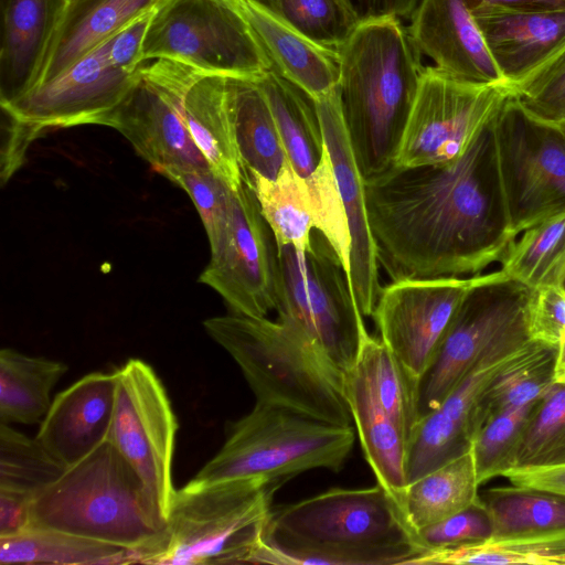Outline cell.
<instances>
[{"label":"cell","mask_w":565,"mask_h":565,"mask_svg":"<svg viewBox=\"0 0 565 565\" xmlns=\"http://www.w3.org/2000/svg\"><path fill=\"white\" fill-rule=\"evenodd\" d=\"M214 289L232 313L267 317L280 291L278 246L256 195L243 179L232 192L228 227L198 279Z\"/></svg>","instance_id":"obj_15"},{"label":"cell","mask_w":565,"mask_h":565,"mask_svg":"<svg viewBox=\"0 0 565 565\" xmlns=\"http://www.w3.org/2000/svg\"><path fill=\"white\" fill-rule=\"evenodd\" d=\"M512 484L547 490L565 495V465L511 470L503 475Z\"/></svg>","instance_id":"obj_48"},{"label":"cell","mask_w":565,"mask_h":565,"mask_svg":"<svg viewBox=\"0 0 565 565\" xmlns=\"http://www.w3.org/2000/svg\"><path fill=\"white\" fill-rule=\"evenodd\" d=\"M324 46L338 50L361 23L349 0H255Z\"/></svg>","instance_id":"obj_40"},{"label":"cell","mask_w":565,"mask_h":565,"mask_svg":"<svg viewBox=\"0 0 565 565\" xmlns=\"http://www.w3.org/2000/svg\"><path fill=\"white\" fill-rule=\"evenodd\" d=\"M416 534L427 553L440 552L489 542L492 522L479 497L461 511L420 529Z\"/></svg>","instance_id":"obj_44"},{"label":"cell","mask_w":565,"mask_h":565,"mask_svg":"<svg viewBox=\"0 0 565 565\" xmlns=\"http://www.w3.org/2000/svg\"><path fill=\"white\" fill-rule=\"evenodd\" d=\"M558 127L563 130V132H564V135H565V125H563V126H558Z\"/></svg>","instance_id":"obj_53"},{"label":"cell","mask_w":565,"mask_h":565,"mask_svg":"<svg viewBox=\"0 0 565 565\" xmlns=\"http://www.w3.org/2000/svg\"><path fill=\"white\" fill-rule=\"evenodd\" d=\"M564 465L565 383H553L537 399L525 423L511 470Z\"/></svg>","instance_id":"obj_38"},{"label":"cell","mask_w":565,"mask_h":565,"mask_svg":"<svg viewBox=\"0 0 565 565\" xmlns=\"http://www.w3.org/2000/svg\"><path fill=\"white\" fill-rule=\"evenodd\" d=\"M117 392L116 372H93L58 393L36 439L68 468L108 439Z\"/></svg>","instance_id":"obj_19"},{"label":"cell","mask_w":565,"mask_h":565,"mask_svg":"<svg viewBox=\"0 0 565 565\" xmlns=\"http://www.w3.org/2000/svg\"><path fill=\"white\" fill-rule=\"evenodd\" d=\"M426 553L401 504L376 482L271 508L252 564H416Z\"/></svg>","instance_id":"obj_2"},{"label":"cell","mask_w":565,"mask_h":565,"mask_svg":"<svg viewBox=\"0 0 565 565\" xmlns=\"http://www.w3.org/2000/svg\"><path fill=\"white\" fill-rule=\"evenodd\" d=\"M60 361L0 351V423L34 424L47 413L51 391L65 374Z\"/></svg>","instance_id":"obj_34"},{"label":"cell","mask_w":565,"mask_h":565,"mask_svg":"<svg viewBox=\"0 0 565 565\" xmlns=\"http://www.w3.org/2000/svg\"><path fill=\"white\" fill-rule=\"evenodd\" d=\"M115 372L117 392L108 440L136 470L167 521L175 491L172 483L175 415L161 380L149 364L130 359Z\"/></svg>","instance_id":"obj_14"},{"label":"cell","mask_w":565,"mask_h":565,"mask_svg":"<svg viewBox=\"0 0 565 565\" xmlns=\"http://www.w3.org/2000/svg\"><path fill=\"white\" fill-rule=\"evenodd\" d=\"M203 327L237 363L257 403L352 426L344 374L296 326L231 313L209 318Z\"/></svg>","instance_id":"obj_5"},{"label":"cell","mask_w":565,"mask_h":565,"mask_svg":"<svg viewBox=\"0 0 565 565\" xmlns=\"http://www.w3.org/2000/svg\"><path fill=\"white\" fill-rule=\"evenodd\" d=\"M494 120V119H493ZM379 264L394 280L471 277L516 238L501 191L492 122L457 160L364 180Z\"/></svg>","instance_id":"obj_1"},{"label":"cell","mask_w":565,"mask_h":565,"mask_svg":"<svg viewBox=\"0 0 565 565\" xmlns=\"http://www.w3.org/2000/svg\"><path fill=\"white\" fill-rule=\"evenodd\" d=\"M338 55L343 120L365 180L395 166L419 89L423 55L396 17L361 22Z\"/></svg>","instance_id":"obj_3"},{"label":"cell","mask_w":565,"mask_h":565,"mask_svg":"<svg viewBox=\"0 0 565 565\" xmlns=\"http://www.w3.org/2000/svg\"><path fill=\"white\" fill-rule=\"evenodd\" d=\"M315 104L351 236L350 282L361 313L372 317L382 289L380 264L369 222L364 178L347 132L339 88Z\"/></svg>","instance_id":"obj_18"},{"label":"cell","mask_w":565,"mask_h":565,"mask_svg":"<svg viewBox=\"0 0 565 565\" xmlns=\"http://www.w3.org/2000/svg\"><path fill=\"white\" fill-rule=\"evenodd\" d=\"M0 564L119 565L135 564L134 552L72 533L28 527L0 537Z\"/></svg>","instance_id":"obj_31"},{"label":"cell","mask_w":565,"mask_h":565,"mask_svg":"<svg viewBox=\"0 0 565 565\" xmlns=\"http://www.w3.org/2000/svg\"><path fill=\"white\" fill-rule=\"evenodd\" d=\"M245 13L271 68L281 77L313 100L329 95L338 87V50L317 43L255 0H246Z\"/></svg>","instance_id":"obj_25"},{"label":"cell","mask_w":565,"mask_h":565,"mask_svg":"<svg viewBox=\"0 0 565 565\" xmlns=\"http://www.w3.org/2000/svg\"><path fill=\"white\" fill-rule=\"evenodd\" d=\"M557 345L532 341L493 375L476 403L477 433L504 411L539 399L554 383Z\"/></svg>","instance_id":"obj_33"},{"label":"cell","mask_w":565,"mask_h":565,"mask_svg":"<svg viewBox=\"0 0 565 565\" xmlns=\"http://www.w3.org/2000/svg\"><path fill=\"white\" fill-rule=\"evenodd\" d=\"M480 497L491 522L488 543L509 544L565 533V495L531 487L490 488Z\"/></svg>","instance_id":"obj_28"},{"label":"cell","mask_w":565,"mask_h":565,"mask_svg":"<svg viewBox=\"0 0 565 565\" xmlns=\"http://www.w3.org/2000/svg\"><path fill=\"white\" fill-rule=\"evenodd\" d=\"M140 75L179 110L210 169L232 190L243 182L236 143L231 77L154 60Z\"/></svg>","instance_id":"obj_17"},{"label":"cell","mask_w":565,"mask_h":565,"mask_svg":"<svg viewBox=\"0 0 565 565\" xmlns=\"http://www.w3.org/2000/svg\"><path fill=\"white\" fill-rule=\"evenodd\" d=\"M279 487L252 477L190 480L174 491L161 539L139 564H252Z\"/></svg>","instance_id":"obj_6"},{"label":"cell","mask_w":565,"mask_h":565,"mask_svg":"<svg viewBox=\"0 0 565 565\" xmlns=\"http://www.w3.org/2000/svg\"><path fill=\"white\" fill-rule=\"evenodd\" d=\"M90 1L92 0H64V9L57 29L61 24H63L66 20H68L73 14H75L78 10H81L85 4H87Z\"/></svg>","instance_id":"obj_52"},{"label":"cell","mask_w":565,"mask_h":565,"mask_svg":"<svg viewBox=\"0 0 565 565\" xmlns=\"http://www.w3.org/2000/svg\"><path fill=\"white\" fill-rule=\"evenodd\" d=\"M554 383H565V333L557 343L554 365Z\"/></svg>","instance_id":"obj_51"},{"label":"cell","mask_w":565,"mask_h":565,"mask_svg":"<svg viewBox=\"0 0 565 565\" xmlns=\"http://www.w3.org/2000/svg\"><path fill=\"white\" fill-rule=\"evenodd\" d=\"M257 81L274 114L287 160L305 191L312 192L333 170L315 100L273 68Z\"/></svg>","instance_id":"obj_26"},{"label":"cell","mask_w":565,"mask_h":565,"mask_svg":"<svg viewBox=\"0 0 565 565\" xmlns=\"http://www.w3.org/2000/svg\"><path fill=\"white\" fill-rule=\"evenodd\" d=\"M166 522L136 470L107 439L32 499L28 527L128 548L136 564L161 539Z\"/></svg>","instance_id":"obj_4"},{"label":"cell","mask_w":565,"mask_h":565,"mask_svg":"<svg viewBox=\"0 0 565 565\" xmlns=\"http://www.w3.org/2000/svg\"><path fill=\"white\" fill-rule=\"evenodd\" d=\"M242 175L254 191L277 246L291 245L300 253L306 252L315 221L308 195L289 162L275 180L244 169Z\"/></svg>","instance_id":"obj_37"},{"label":"cell","mask_w":565,"mask_h":565,"mask_svg":"<svg viewBox=\"0 0 565 565\" xmlns=\"http://www.w3.org/2000/svg\"><path fill=\"white\" fill-rule=\"evenodd\" d=\"M355 440L352 426L324 423L257 403L230 428L218 452L193 478H264L279 486L313 469L340 471Z\"/></svg>","instance_id":"obj_7"},{"label":"cell","mask_w":565,"mask_h":565,"mask_svg":"<svg viewBox=\"0 0 565 565\" xmlns=\"http://www.w3.org/2000/svg\"><path fill=\"white\" fill-rule=\"evenodd\" d=\"M472 12L486 8L565 10V0H463Z\"/></svg>","instance_id":"obj_50"},{"label":"cell","mask_w":565,"mask_h":565,"mask_svg":"<svg viewBox=\"0 0 565 565\" xmlns=\"http://www.w3.org/2000/svg\"><path fill=\"white\" fill-rule=\"evenodd\" d=\"M32 498L0 489V537L28 529Z\"/></svg>","instance_id":"obj_47"},{"label":"cell","mask_w":565,"mask_h":565,"mask_svg":"<svg viewBox=\"0 0 565 565\" xmlns=\"http://www.w3.org/2000/svg\"><path fill=\"white\" fill-rule=\"evenodd\" d=\"M513 94L507 83L469 82L425 66L395 166L457 160Z\"/></svg>","instance_id":"obj_13"},{"label":"cell","mask_w":565,"mask_h":565,"mask_svg":"<svg viewBox=\"0 0 565 565\" xmlns=\"http://www.w3.org/2000/svg\"><path fill=\"white\" fill-rule=\"evenodd\" d=\"M516 353L483 362L437 407L420 416L408 443L407 483L471 449L477 435L475 415L478 396Z\"/></svg>","instance_id":"obj_22"},{"label":"cell","mask_w":565,"mask_h":565,"mask_svg":"<svg viewBox=\"0 0 565 565\" xmlns=\"http://www.w3.org/2000/svg\"><path fill=\"white\" fill-rule=\"evenodd\" d=\"M156 9L132 19L110 38L108 58L118 70L138 73L145 65L143 46Z\"/></svg>","instance_id":"obj_46"},{"label":"cell","mask_w":565,"mask_h":565,"mask_svg":"<svg viewBox=\"0 0 565 565\" xmlns=\"http://www.w3.org/2000/svg\"><path fill=\"white\" fill-rule=\"evenodd\" d=\"M563 287L565 288V284H564V286H563Z\"/></svg>","instance_id":"obj_54"},{"label":"cell","mask_w":565,"mask_h":565,"mask_svg":"<svg viewBox=\"0 0 565 565\" xmlns=\"http://www.w3.org/2000/svg\"><path fill=\"white\" fill-rule=\"evenodd\" d=\"M0 105L29 92L50 52L64 0H0Z\"/></svg>","instance_id":"obj_24"},{"label":"cell","mask_w":565,"mask_h":565,"mask_svg":"<svg viewBox=\"0 0 565 565\" xmlns=\"http://www.w3.org/2000/svg\"><path fill=\"white\" fill-rule=\"evenodd\" d=\"M278 258L279 319L301 330L345 374L370 334L339 255L315 228L306 252L284 245L278 247Z\"/></svg>","instance_id":"obj_8"},{"label":"cell","mask_w":565,"mask_h":565,"mask_svg":"<svg viewBox=\"0 0 565 565\" xmlns=\"http://www.w3.org/2000/svg\"><path fill=\"white\" fill-rule=\"evenodd\" d=\"M64 468L35 438L0 423V489L31 497L54 482Z\"/></svg>","instance_id":"obj_39"},{"label":"cell","mask_w":565,"mask_h":565,"mask_svg":"<svg viewBox=\"0 0 565 565\" xmlns=\"http://www.w3.org/2000/svg\"><path fill=\"white\" fill-rule=\"evenodd\" d=\"M536 402L499 413L479 429L471 446L479 484L511 470L521 433Z\"/></svg>","instance_id":"obj_41"},{"label":"cell","mask_w":565,"mask_h":565,"mask_svg":"<svg viewBox=\"0 0 565 565\" xmlns=\"http://www.w3.org/2000/svg\"><path fill=\"white\" fill-rule=\"evenodd\" d=\"M159 173L189 194L206 232L211 253L216 250L228 227L233 190L210 168H170Z\"/></svg>","instance_id":"obj_42"},{"label":"cell","mask_w":565,"mask_h":565,"mask_svg":"<svg viewBox=\"0 0 565 565\" xmlns=\"http://www.w3.org/2000/svg\"><path fill=\"white\" fill-rule=\"evenodd\" d=\"M523 108L545 122L565 125V49L513 87Z\"/></svg>","instance_id":"obj_43"},{"label":"cell","mask_w":565,"mask_h":565,"mask_svg":"<svg viewBox=\"0 0 565 565\" xmlns=\"http://www.w3.org/2000/svg\"><path fill=\"white\" fill-rule=\"evenodd\" d=\"M361 22L396 17L411 19L422 0H349Z\"/></svg>","instance_id":"obj_49"},{"label":"cell","mask_w":565,"mask_h":565,"mask_svg":"<svg viewBox=\"0 0 565 565\" xmlns=\"http://www.w3.org/2000/svg\"><path fill=\"white\" fill-rule=\"evenodd\" d=\"M111 36L57 76L0 105L7 130L1 161L3 183L23 163L29 146L47 130L99 125L130 92L140 71L127 73L110 63Z\"/></svg>","instance_id":"obj_10"},{"label":"cell","mask_w":565,"mask_h":565,"mask_svg":"<svg viewBox=\"0 0 565 565\" xmlns=\"http://www.w3.org/2000/svg\"><path fill=\"white\" fill-rule=\"evenodd\" d=\"M246 0H163L145 61L169 60L200 72L258 79L271 63L245 13Z\"/></svg>","instance_id":"obj_11"},{"label":"cell","mask_w":565,"mask_h":565,"mask_svg":"<svg viewBox=\"0 0 565 565\" xmlns=\"http://www.w3.org/2000/svg\"><path fill=\"white\" fill-rule=\"evenodd\" d=\"M498 174L510 230L565 209V135L529 114L515 93L492 121Z\"/></svg>","instance_id":"obj_12"},{"label":"cell","mask_w":565,"mask_h":565,"mask_svg":"<svg viewBox=\"0 0 565 565\" xmlns=\"http://www.w3.org/2000/svg\"><path fill=\"white\" fill-rule=\"evenodd\" d=\"M163 0H92L58 26L34 87L52 79L79 57ZM31 88V89H32Z\"/></svg>","instance_id":"obj_29"},{"label":"cell","mask_w":565,"mask_h":565,"mask_svg":"<svg viewBox=\"0 0 565 565\" xmlns=\"http://www.w3.org/2000/svg\"><path fill=\"white\" fill-rule=\"evenodd\" d=\"M500 270L530 289L565 284V209L522 231Z\"/></svg>","instance_id":"obj_36"},{"label":"cell","mask_w":565,"mask_h":565,"mask_svg":"<svg viewBox=\"0 0 565 565\" xmlns=\"http://www.w3.org/2000/svg\"><path fill=\"white\" fill-rule=\"evenodd\" d=\"M531 294L501 270L484 274L469 290L422 381V415L483 362L516 353L533 341L527 329Z\"/></svg>","instance_id":"obj_9"},{"label":"cell","mask_w":565,"mask_h":565,"mask_svg":"<svg viewBox=\"0 0 565 565\" xmlns=\"http://www.w3.org/2000/svg\"><path fill=\"white\" fill-rule=\"evenodd\" d=\"M242 169L275 180L288 161L267 97L257 79L231 77Z\"/></svg>","instance_id":"obj_30"},{"label":"cell","mask_w":565,"mask_h":565,"mask_svg":"<svg viewBox=\"0 0 565 565\" xmlns=\"http://www.w3.org/2000/svg\"><path fill=\"white\" fill-rule=\"evenodd\" d=\"M119 131L157 172L170 168H210L179 110L141 77L99 122Z\"/></svg>","instance_id":"obj_20"},{"label":"cell","mask_w":565,"mask_h":565,"mask_svg":"<svg viewBox=\"0 0 565 565\" xmlns=\"http://www.w3.org/2000/svg\"><path fill=\"white\" fill-rule=\"evenodd\" d=\"M471 449L407 483L401 507L417 532L461 511L479 499Z\"/></svg>","instance_id":"obj_32"},{"label":"cell","mask_w":565,"mask_h":565,"mask_svg":"<svg viewBox=\"0 0 565 565\" xmlns=\"http://www.w3.org/2000/svg\"><path fill=\"white\" fill-rule=\"evenodd\" d=\"M527 329L533 341L557 345L565 333L564 287L532 289L527 308Z\"/></svg>","instance_id":"obj_45"},{"label":"cell","mask_w":565,"mask_h":565,"mask_svg":"<svg viewBox=\"0 0 565 565\" xmlns=\"http://www.w3.org/2000/svg\"><path fill=\"white\" fill-rule=\"evenodd\" d=\"M483 276L401 279L382 287L372 315L380 339L422 381L458 306Z\"/></svg>","instance_id":"obj_16"},{"label":"cell","mask_w":565,"mask_h":565,"mask_svg":"<svg viewBox=\"0 0 565 565\" xmlns=\"http://www.w3.org/2000/svg\"><path fill=\"white\" fill-rule=\"evenodd\" d=\"M472 15L512 88L565 49V10L486 8Z\"/></svg>","instance_id":"obj_23"},{"label":"cell","mask_w":565,"mask_h":565,"mask_svg":"<svg viewBox=\"0 0 565 565\" xmlns=\"http://www.w3.org/2000/svg\"><path fill=\"white\" fill-rule=\"evenodd\" d=\"M353 366L363 375L376 402L409 443L422 416V380L381 339L372 335L364 340Z\"/></svg>","instance_id":"obj_35"},{"label":"cell","mask_w":565,"mask_h":565,"mask_svg":"<svg viewBox=\"0 0 565 565\" xmlns=\"http://www.w3.org/2000/svg\"><path fill=\"white\" fill-rule=\"evenodd\" d=\"M343 391L362 451L377 483L401 504L407 486L408 440L354 366L344 374Z\"/></svg>","instance_id":"obj_27"},{"label":"cell","mask_w":565,"mask_h":565,"mask_svg":"<svg viewBox=\"0 0 565 565\" xmlns=\"http://www.w3.org/2000/svg\"><path fill=\"white\" fill-rule=\"evenodd\" d=\"M407 26L422 55L469 82L505 83L463 0H422Z\"/></svg>","instance_id":"obj_21"}]
</instances>
